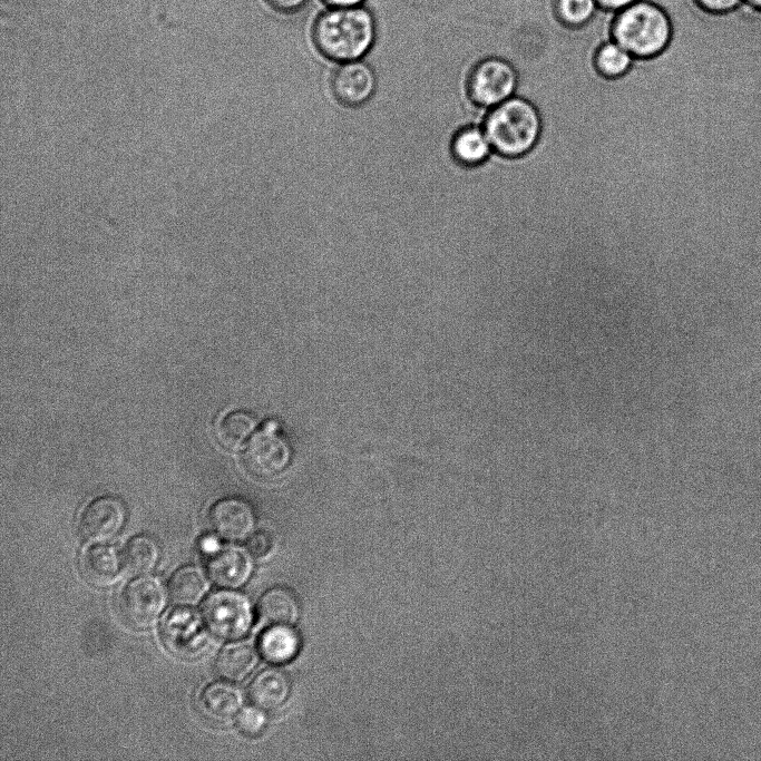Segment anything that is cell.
I'll return each mask as SVG.
<instances>
[{
    "instance_id": "6da1fadb",
    "label": "cell",
    "mask_w": 761,
    "mask_h": 761,
    "mask_svg": "<svg viewBox=\"0 0 761 761\" xmlns=\"http://www.w3.org/2000/svg\"><path fill=\"white\" fill-rule=\"evenodd\" d=\"M378 20L364 6L325 7L314 18L310 38L314 49L336 64L363 59L378 38Z\"/></svg>"
},
{
    "instance_id": "7a4b0ae2",
    "label": "cell",
    "mask_w": 761,
    "mask_h": 761,
    "mask_svg": "<svg viewBox=\"0 0 761 761\" xmlns=\"http://www.w3.org/2000/svg\"><path fill=\"white\" fill-rule=\"evenodd\" d=\"M482 128L495 153L518 157L537 144L542 133V117L531 101L515 95L488 110Z\"/></svg>"
},
{
    "instance_id": "3957f363",
    "label": "cell",
    "mask_w": 761,
    "mask_h": 761,
    "mask_svg": "<svg viewBox=\"0 0 761 761\" xmlns=\"http://www.w3.org/2000/svg\"><path fill=\"white\" fill-rule=\"evenodd\" d=\"M672 22L666 11L648 0H638L617 12L613 40L635 58H651L663 52L672 39Z\"/></svg>"
},
{
    "instance_id": "277c9868",
    "label": "cell",
    "mask_w": 761,
    "mask_h": 761,
    "mask_svg": "<svg viewBox=\"0 0 761 761\" xmlns=\"http://www.w3.org/2000/svg\"><path fill=\"white\" fill-rule=\"evenodd\" d=\"M518 72L507 60L489 57L477 62L467 79L469 98L476 105L491 109L516 95Z\"/></svg>"
},
{
    "instance_id": "5b68a950",
    "label": "cell",
    "mask_w": 761,
    "mask_h": 761,
    "mask_svg": "<svg viewBox=\"0 0 761 761\" xmlns=\"http://www.w3.org/2000/svg\"><path fill=\"white\" fill-rule=\"evenodd\" d=\"M203 617L206 626L216 636L235 641L251 630L253 611L244 595L232 591H217L206 598Z\"/></svg>"
},
{
    "instance_id": "8992f818",
    "label": "cell",
    "mask_w": 761,
    "mask_h": 761,
    "mask_svg": "<svg viewBox=\"0 0 761 761\" xmlns=\"http://www.w3.org/2000/svg\"><path fill=\"white\" fill-rule=\"evenodd\" d=\"M292 457L287 439L275 422H266L248 440L243 452L245 469L257 478H271L282 472Z\"/></svg>"
},
{
    "instance_id": "52a82bcc",
    "label": "cell",
    "mask_w": 761,
    "mask_h": 761,
    "mask_svg": "<svg viewBox=\"0 0 761 761\" xmlns=\"http://www.w3.org/2000/svg\"><path fill=\"white\" fill-rule=\"evenodd\" d=\"M205 621L187 606L169 611L160 627L162 640L169 652L183 658H195L208 646Z\"/></svg>"
},
{
    "instance_id": "ba28073f",
    "label": "cell",
    "mask_w": 761,
    "mask_h": 761,
    "mask_svg": "<svg viewBox=\"0 0 761 761\" xmlns=\"http://www.w3.org/2000/svg\"><path fill=\"white\" fill-rule=\"evenodd\" d=\"M165 603L162 584L152 577H139L123 589L119 611L128 624L136 628H146L157 621Z\"/></svg>"
},
{
    "instance_id": "9c48e42d",
    "label": "cell",
    "mask_w": 761,
    "mask_h": 761,
    "mask_svg": "<svg viewBox=\"0 0 761 761\" xmlns=\"http://www.w3.org/2000/svg\"><path fill=\"white\" fill-rule=\"evenodd\" d=\"M126 521V507L115 496H101L89 503L79 520V533L90 542H105L119 533Z\"/></svg>"
},
{
    "instance_id": "30bf717a",
    "label": "cell",
    "mask_w": 761,
    "mask_h": 761,
    "mask_svg": "<svg viewBox=\"0 0 761 761\" xmlns=\"http://www.w3.org/2000/svg\"><path fill=\"white\" fill-rule=\"evenodd\" d=\"M375 75L362 59L341 62L331 77L334 97L345 106H360L369 100L375 89Z\"/></svg>"
},
{
    "instance_id": "8fae6325",
    "label": "cell",
    "mask_w": 761,
    "mask_h": 761,
    "mask_svg": "<svg viewBox=\"0 0 761 761\" xmlns=\"http://www.w3.org/2000/svg\"><path fill=\"white\" fill-rule=\"evenodd\" d=\"M209 523L219 537L230 542H240L252 534L255 515L251 505L244 499L225 497L212 506Z\"/></svg>"
},
{
    "instance_id": "7c38bea8",
    "label": "cell",
    "mask_w": 761,
    "mask_h": 761,
    "mask_svg": "<svg viewBox=\"0 0 761 761\" xmlns=\"http://www.w3.org/2000/svg\"><path fill=\"white\" fill-rule=\"evenodd\" d=\"M207 573L217 586L238 588L248 580L252 564L244 552L228 548L209 556Z\"/></svg>"
},
{
    "instance_id": "4fadbf2b",
    "label": "cell",
    "mask_w": 761,
    "mask_h": 761,
    "mask_svg": "<svg viewBox=\"0 0 761 761\" xmlns=\"http://www.w3.org/2000/svg\"><path fill=\"white\" fill-rule=\"evenodd\" d=\"M450 153L456 164L474 167L485 163L494 153L481 125L460 126L452 135Z\"/></svg>"
},
{
    "instance_id": "5bb4252c",
    "label": "cell",
    "mask_w": 761,
    "mask_h": 761,
    "mask_svg": "<svg viewBox=\"0 0 761 761\" xmlns=\"http://www.w3.org/2000/svg\"><path fill=\"white\" fill-rule=\"evenodd\" d=\"M290 694L291 680L284 671L276 667L260 672L248 686V695L253 705L264 711H274L281 708Z\"/></svg>"
},
{
    "instance_id": "9a60e30c",
    "label": "cell",
    "mask_w": 761,
    "mask_h": 761,
    "mask_svg": "<svg viewBox=\"0 0 761 761\" xmlns=\"http://www.w3.org/2000/svg\"><path fill=\"white\" fill-rule=\"evenodd\" d=\"M121 559L117 550L106 544L88 547L80 559V569L88 582L106 586L117 579Z\"/></svg>"
},
{
    "instance_id": "2e32d148",
    "label": "cell",
    "mask_w": 761,
    "mask_h": 761,
    "mask_svg": "<svg viewBox=\"0 0 761 761\" xmlns=\"http://www.w3.org/2000/svg\"><path fill=\"white\" fill-rule=\"evenodd\" d=\"M240 691L225 682H214L207 685L201 696L199 705L203 712L217 722H227L242 710Z\"/></svg>"
},
{
    "instance_id": "e0dca14e",
    "label": "cell",
    "mask_w": 761,
    "mask_h": 761,
    "mask_svg": "<svg viewBox=\"0 0 761 761\" xmlns=\"http://www.w3.org/2000/svg\"><path fill=\"white\" fill-rule=\"evenodd\" d=\"M301 640L291 625H270L258 640V651L270 663L291 662L300 651Z\"/></svg>"
},
{
    "instance_id": "ac0fdd59",
    "label": "cell",
    "mask_w": 761,
    "mask_h": 761,
    "mask_svg": "<svg viewBox=\"0 0 761 761\" xmlns=\"http://www.w3.org/2000/svg\"><path fill=\"white\" fill-rule=\"evenodd\" d=\"M258 615L267 625H292L299 616L297 599L290 589L273 587L261 596Z\"/></svg>"
},
{
    "instance_id": "d6986e66",
    "label": "cell",
    "mask_w": 761,
    "mask_h": 761,
    "mask_svg": "<svg viewBox=\"0 0 761 761\" xmlns=\"http://www.w3.org/2000/svg\"><path fill=\"white\" fill-rule=\"evenodd\" d=\"M257 653L253 645L240 642L227 645L217 656L216 671L227 681L244 680L255 667Z\"/></svg>"
},
{
    "instance_id": "ffe728a7",
    "label": "cell",
    "mask_w": 761,
    "mask_h": 761,
    "mask_svg": "<svg viewBox=\"0 0 761 761\" xmlns=\"http://www.w3.org/2000/svg\"><path fill=\"white\" fill-rule=\"evenodd\" d=\"M169 596L178 606L197 604L207 589V580L203 570L196 566H185L174 573L169 579Z\"/></svg>"
},
{
    "instance_id": "44dd1931",
    "label": "cell",
    "mask_w": 761,
    "mask_h": 761,
    "mask_svg": "<svg viewBox=\"0 0 761 761\" xmlns=\"http://www.w3.org/2000/svg\"><path fill=\"white\" fill-rule=\"evenodd\" d=\"M158 559V544L148 535H136L126 544L123 562L130 574L145 575L150 573L156 567Z\"/></svg>"
},
{
    "instance_id": "7402d4cb",
    "label": "cell",
    "mask_w": 761,
    "mask_h": 761,
    "mask_svg": "<svg viewBox=\"0 0 761 761\" xmlns=\"http://www.w3.org/2000/svg\"><path fill=\"white\" fill-rule=\"evenodd\" d=\"M256 425V418L252 412L235 410L222 419L217 436L226 448L238 449L253 435Z\"/></svg>"
},
{
    "instance_id": "603a6c76",
    "label": "cell",
    "mask_w": 761,
    "mask_h": 761,
    "mask_svg": "<svg viewBox=\"0 0 761 761\" xmlns=\"http://www.w3.org/2000/svg\"><path fill=\"white\" fill-rule=\"evenodd\" d=\"M635 57L613 39L603 43L595 56V65L601 75L618 78L632 67Z\"/></svg>"
},
{
    "instance_id": "cb8c5ba5",
    "label": "cell",
    "mask_w": 761,
    "mask_h": 761,
    "mask_svg": "<svg viewBox=\"0 0 761 761\" xmlns=\"http://www.w3.org/2000/svg\"><path fill=\"white\" fill-rule=\"evenodd\" d=\"M599 8L597 0H557L560 19L573 27L591 21Z\"/></svg>"
},
{
    "instance_id": "d4e9b609",
    "label": "cell",
    "mask_w": 761,
    "mask_h": 761,
    "mask_svg": "<svg viewBox=\"0 0 761 761\" xmlns=\"http://www.w3.org/2000/svg\"><path fill=\"white\" fill-rule=\"evenodd\" d=\"M238 729L248 736L258 735L266 725L264 710L253 705L244 708L236 716Z\"/></svg>"
},
{
    "instance_id": "484cf974",
    "label": "cell",
    "mask_w": 761,
    "mask_h": 761,
    "mask_svg": "<svg viewBox=\"0 0 761 761\" xmlns=\"http://www.w3.org/2000/svg\"><path fill=\"white\" fill-rule=\"evenodd\" d=\"M246 548L251 556L265 558L274 549L273 536L269 531L257 530L248 536Z\"/></svg>"
},
{
    "instance_id": "4316f807",
    "label": "cell",
    "mask_w": 761,
    "mask_h": 761,
    "mask_svg": "<svg viewBox=\"0 0 761 761\" xmlns=\"http://www.w3.org/2000/svg\"><path fill=\"white\" fill-rule=\"evenodd\" d=\"M265 4L279 14H295L306 8L310 0H264Z\"/></svg>"
},
{
    "instance_id": "83f0119b",
    "label": "cell",
    "mask_w": 761,
    "mask_h": 761,
    "mask_svg": "<svg viewBox=\"0 0 761 761\" xmlns=\"http://www.w3.org/2000/svg\"><path fill=\"white\" fill-rule=\"evenodd\" d=\"M705 11L716 14L726 13L739 8L743 0H695Z\"/></svg>"
},
{
    "instance_id": "f1b7e54d",
    "label": "cell",
    "mask_w": 761,
    "mask_h": 761,
    "mask_svg": "<svg viewBox=\"0 0 761 761\" xmlns=\"http://www.w3.org/2000/svg\"><path fill=\"white\" fill-rule=\"evenodd\" d=\"M638 0H597L602 9L618 12Z\"/></svg>"
},
{
    "instance_id": "f546056e",
    "label": "cell",
    "mask_w": 761,
    "mask_h": 761,
    "mask_svg": "<svg viewBox=\"0 0 761 761\" xmlns=\"http://www.w3.org/2000/svg\"><path fill=\"white\" fill-rule=\"evenodd\" d=\"M199 548L205 555H213L219 550V542L213 536H206L199 542Z\"/></svg>"
},
{
    "instance_id": "4dcf8cb0",
    "label": "cell",
    "mask_w": 761,
    "mask_h": 761,
    "mask_svg": "<svg viewBox=\"0 0 761 761\" xmlns=\"http://www.w3.org/2000/svg\"><path fill=\"white\" fill-rule=\"evenodd\" d=\"M325 7L347 8L364 6L368 0H320Z\"/></svg>"
},
{
    "instance_id": "1f68e13d",
    "label": "cell",
    "mask_w": 761,
    "mask_h": 761,
    "mask_svg": "<svg viewBox=\"0 0 761 761\" xmlns=\"http://www.w3.org/2000/svg\"><path fill=\"white\" fill-rule=\"evenodd\" d=\"M743 3L754 10L761 11V0H743Z\"/></svg>"
}]
</instances>
